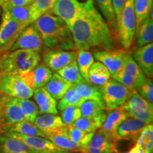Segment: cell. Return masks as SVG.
Listing matches in <instances>:
<instances>
[{"instance_id":"obj_1","label":"cell","mask_w":153,"mask_h":153,"mask_svg":"<svg viewBox=\"0 0 153 153\" xmlns=\"http://www.w3.org/2000/svg\"><path fill=\"white\" fill-rule=\"evenodd\" d=\"M68 27L77 51L94 48L102 50L115 48L116 41L114 35L94 5V0H88L85 9Z\"/></svg>"},{"instance_id":"obj_2","label":"cell","mask_w":153,"mask_h":153,"mask_svg":"<svg viewBox=\"0 0 153 153\" xmlns=\"http://www.w3.org/2000/svg\"><path fill=\"white\" fill-rule=\"evenodd\" d=\"M46 49L75 51L71 31L65 22L57 16L45 13L34 22Z\"/></svg>"},{"instance_id":"obj_3","label":"cell","mask_w":153,"mask_h":153,"mask_svg":"<svg viewBox=\"0 0 153 153\" xmlns=\"http://www.w3.org/2000/svg\"><path fill=\"white\" fill-rule=\"evenodd\" d=\"M41 62L40 53L18 49L0 55L1 75H17L30 72Z\"/></svg>"},{"instance_id":"obj_4","label":"cell","mask_w":153,"mask_h":153,"mask_svg":"<svg viewBox=\"0 0 153 153\" xmlns=\"http://www.w3.org/2000/svg\"><path fill=\"white\" fill-rule=\"evenodd\" d=\"M34 82L32 71L17 75H2L0 83V93L18 99H29L33 97Z\"/></svg>"},{"instance_id":"obj_5","label":"cell","mask_w":153,"mask_h":153,"mask_svg":"<svg viewBox=\"0 0 153 153\" xmlns=\"http://www.w3.org/2000/svg\"><path fill=\"white\" fill-rule=\"evenodd\" d=\"M116 22L120 45L123 49L129 51L135 40L136 30L133 0H126L123 10Z\"/></svg>"},{"instance_id":"obj_6","label":"cell","mask_w":153,"mask_h":153,"mask_svg":"<svg viewBox=\"0 0 153 153\" xmlns=\"http://www.w3.org/2000/svg\"><path fill=\"white\" fill-rule=\"evenodd\" d=\"M100 88L106 110L114 109L122 106L135 92L114 79H110Z\"/></svg>"},{"instance_id":"obj_7","label":"cell","mask_w":153,"mask_h":153,"mask_svg":"<svg viewBox=\"0 0 153 153\" xmlns=\"http://www.w3.org/2000/svg\"><path fill=\"white\" fill-rule=\"evenodd\" d=\"M28 25L13 19L3 11L0 24V55L7 52L16 40Z\"/></svg>"},{"instance_id":"obj_8","label":"cell","mask_w":153,"mask_h":153,"mask_svg":"<svg viewBox=\"0 0 153 153\" xmlns=\"http://www.w3.org/2000/svg\"><path fill=\"white\" fill-rule=\"evenodd\" d=\"M153 104L135 91L122 107L129 117L137 118L147 124L152 123Z\"/></svg>"},{"instance_id":"obj_9","label":"cell","mask_w":153,"mask_h":153,"mask_svg":"<svg viewBox=\"0 0 153 153\" xmlns=\"http://www.w3.org/2000/svg\"><path fill=\"white\" fill-rule=\"evenodd\" d=\"M87 2L88 0L84 2L78 0H56L48 13L62 19L69 26L85 9Z\"/></svg>"},{"instance_id":"obj_10","label":"cell","mask_w":153,"mask_h":153,"mask_svg":"<svg viewBox=\"0 0 153 153\" xmlns=\"http://www.w3.org/2000/svg\"><path fill=\"white\" fill-rule=\"evenodd\" d=\"M43 47L41 34L33 22L23 30L9 51L24 49L41 53Z\"/></svg>"},{"instance_id":"obj_11","label":"cell","mask_w":153,"mask_h":153,"mask_svg":"<svg viewBox=\"0 0 153 153\" xmlns=\"http://www.w3.org/2000/svg\"><path fill=\"white\" fill-rule=\"evenodd\" d=\"M128 52L123 48L101 50L95 51L93 56L108 69L111 74H113L123 68L126 55Z\"/></svg>"},{"instance_id":"obj_12","label":"cell","mask_w":153,"mask_h":153,"mask_svg":"<svg viewBox=\"0 0 153 153\" xmlns=\"http://www.w3.org/2000/svg\"><path fill=\"white\" fill-rule=\"evenodd\" d=\"M26 120L15 98L1 93L0 126H9Z\"/></svg>"},{"instance_id":"obj_13","label":"cell","mask_w":153,"mask_h":153,"mask_svg":"<svg viewBox=\"0 0 153 153\" xmlns=\"http://www.w3.org/2000/svg\"><path fill=\"white\" fill-rule=\"evenodd\" d=\"M76 55L77 52L76 51L46 49L43 53V62L53 72H56L76 60Z\"/></svg>"},{"instance_id":"obj_14","label":"cell","mask_w":153,"mask_h":153,"mask_svg":"<svg viewBox=\"0 0 153 153\" xmlns=\"http://www.w3.org/2000/svg\"><path fill=\"white\" fill-rule=\"evenodd\" d=\"M33 123L47 135V137L50 135L68 133V127L57 114H39Z\"/></svg>"},{"instance_id":"obj_15","label":"cell","mask_w":153,"mask_h":153,"mask_svg":"<svg viewBox=\"0 0 153 153\" xmlns=\"http://www.w3.org/2000/svg\"><path fill=\"white\" fill-rule=\"evenodd\" d=\"M4 134L20 140L35 153H53L61 150L60 148L45 137L26 135L14 133H5Z\"/></svg>"},{"instance_id":"obj_16","label":"cell","mask_w":153,"mask_h":153,"mask_svg":"<svg viewBox=\"0 0 153 153\" xmlns=\"http://www.w3.org/2000/svg\"><path fill=\"white\" fill-rule=\"evenodd\" d=\"M128 117V115L122 106L108 110L104 123L99 130L110 139L118 142L116 138V131L120 124Z\"/></svg>"},{"instance_id":"obj_17","label":"cell","mask_w":153,"mask_h":153,"mask_svg":"<svg viewBox=\"0 0 153 153\" xmlns=\"http://www.w3.org/2000/svg\"><path fill=\"white\" fill-rule=\"evenodd\" d=\"M84 153H118V142L110 139L97 130L91 137Z\"/></svg>"},{"instance_id":"obj_18","label":"cell","mask_w":153,"mask_h":153,"mask_svg":"<svg viewBox=\"0 0 153 153\" xmlns=\"http://www.w3.org/2000/svg\"><path fill=\"white\" fill-rule=\"evenodd\" d=\"M146 126V123L137 118L132 117L126 118L116 131L117 140L136 141Z\"/></svg>"},{"instance_id":"obj_19","label":"cell","mask_w":153,"mask_h":153,"mask_svg":"<svg viewBox=\"0 0 153 153\" xmlns=\"http://www.w3.org/2000/svg\"><path fill=\"white\" fill-rule=\"evenodd\" d=\"M133 58L145 75L152 79L153 75V43L138 47L133 52Z\"/></svg>"},{"instance_id":"obj_20","label":"cell","mask_w":153,"mask_h":153,"mask_svg":"<svg viewBox=\"0 0 153 153\" xmlns=\"http://www.w3.org/2000/svg\"><path fill=\"white\" fill-rule=\"evenodd\" d=\"M33 96L40 114H58L57 100L50 94L45 87H42L34 89Z\"/></svg>"},{"instance_id":"obj_21","label":"cell","mask_w":153,"mask_h":153,"mask_svg":"<svg viewBox=\"0 0 153 153\" xmlns=\"http://www.w3.org/2000/svg\"><path fill=\"white\" fill-rule=\"evenodd\" d=\"M14 133L26 135H33L47 138V135L41 131L33 122L24 120L9 126H0V134Z\"/></svg>"},{"instance_id":"obj_22","label":"cell","mask_w":153,"mask_h":153,"mask_svg":"<svg viewBox=\"0 0 153 153\" xmlns=\"http://www.w3.org/2000/svg\"><path fill=\"white\" fill-rule=\"evenodd\" d=\"M0 153H35L20 140L0 134Z\"/></svg>"},{"instance_id":"obj_23","label":"cell","mask_w":153,"mask_h":153,"mask_svg":"<svg viewBox=\"0 0 153 153\" xmlns=\"http://www.w3.org/2000/svg\"><path fill=\"white\" fill-rule=\"evenodd\" d=\"M72 85L70 82L63 79L62 76L55 72L53 74L51 78L44 87L55 100H60Z\"/></svg>"},{"instance_id":"obj_24","label":"cell","mask_w":153,"mask_h":153,"mask_svg":"<svg viewBox=\"0 0 153 153\" xmlns=\"http://www.w3.org/2000/svg\"><path fill=\"white\" fill-rule=\"evenodd\" d=\"M77 93L85 100H94L104 104L101 88L85 81L72 85Z\"/></svg>"},{"instance_id":"obj_25","label":"cell","mask_w":153,"mask_h":153,"mask_svg":"<svg viewBox=\"0 0 153 153\" xmlns=\"http://www.w3.org/2000/svg\"><path fill=\"white\" fill-rule=\"evenodd\" d=\"M106 116V110L103 111L97 116L93 117H80L76 120L72 126L76 128L81 130L85 132H93L94 133L97 130L100 128V127L104 123L105 118Z\"/></svg>"},{"instance_id":"obj_26","label":"cell","mask_w":153,"mask_h":153,"mask_svg":"<svg viewBox=\"0 0 153 153\" xmlns=\"http://www.w3.org/2000/svg\"><path fill=\"white\" fill-rule=\"evenodd\" d=\"M111 77V74L108 69L100 62H95L91 66L88 74L89 83L96 86L105 85Z\"/></svg>"},{"instance_id":"obj_27","label":"cell","mask_w":153,"mask_h":153,"mask_svg":"<svg viewBox=\"0 0 153 153\" xmlns=\"http://www.w3.org/2000/svg\"><path fill=\"white\" fill-rule=\"evenodd\" d=\"M135 41L137 47H141L152 43L153 41V22L150 17L145 19L136 27Z\"/></svg>"},{"instance_id":"obj_28","label":"cell","mask_w":153,"mask_h":153,"mask_svg":"<svg viewBox=\"0 0 153 153\" xmlns=\"http://www.w3.org/2000/svg\"><path fill=\"white\" fill-rule=\"evenodd\" d=\"M123 69L133 78L137 87V89L143 85V82L147 79V76L145 75L143 72L140 70V68L137 65L135 61L134 60L133 56L130 52L128 53L127 55H126Z\"/></svg>"},{"instance_id":"obj_29","label":"cell","mask_w":153,"mask_h":153,"mask_svg":"<svg viewBox=\"0 0 153 153\" xmlns=\"http://www.w3.org/2000/svg\"><path fill=\"white\" fill-rule=\"evenodd\" d=\"M10 17L17 22L29 25L32 24V8L31 4L27 6H20V7H13L4 9Z\"/></svg>"},{"instance_id":"obj_30","label":"cell","mask_w":153,"mask_h":153,"mask_svg":"<svg viewBox=\"0 0 153 153\" xmlns=\"http://www.w3.org/2000/svg\"><path fill=\"white\" fill-rule=\"evenodd\" d=\"M76 62L80 74L87 82H89L88 74L91 66L94 62V57L88 50H79L76 55Z\"/></svg>"},{"instance_id":"obj_31","label":"cell","mask_w":153,"mask_h":153,"mask_svg":"<svg viewBox=\"0 0 153 153\" xmlns=\"http://www.w3.org/2000/svg\"><path fill=\"white\" fill-rule=\"evenodd\" d=\"M85 101V99L82 98L72 85V87L66 91L64 96L59 100V102L57 103V110L61 111L67 107L72 106L79 107Z\"/></svg>"},{"instance_id":"obj_32","label":"cell","mask_w":153,"mask_h":153,"mask_svg":"<svg viewBox=\"0 0 153 153\" xmlns=\"http://www.w3.org/2000/svg\"><path fill=\"white\" fill-rule=\"evenodd\" d=\"M47 138L50 140L53 143H54L57 147H58L61 150L80 153H82V151H83L81 147L76 144L75 143H74L70 138L68 133L50 135Z\"/></svg>"},{"instance_id":"obj_33","label":"cell","mask_w":153,"mask_h":153,"mask_svg":"<svg viewBox=\"0 0 153 153\" xmlns=\"http://www.w3.org/2000/svg\"><path fill=\"white\" fill-rule=\"evenodd\" d=\"M56 73L62 76L63 79L70 82L72 85L85 81L80 74L76 60L73 61L68 64V65L59 70L58 71L56 72Z\"/></svg>"},{"instance_id":"obj_34","label":"cell","mask_w":153,"mask_h":153,"mask_svg":"<svg viewBox=\"0 0 153 153\" xmlns=\"http://www.w3.org/2000/svg\"><path fill=\"white\" fill-rule=\"evenodd\" d=\"M33 76L34 88L44 87L53 75V71L45 63H39L32 70Z\"/></svg>"},{"instance_id":"obj_35","label":"cell","mask_w":153,"mask_h":153,"mask_svg":"<svg viewBox=\"0 0 153 153\" xmlns=\"http://www.w3.org/2000/svg\"><path fill=\"white\" fill-rule=\"evenodd\" d=\"M135 145L144 151L145 153L153 152V127L152 123L147 124L137 139Z\"/></svg>"},{"instance_id":"obj_36","label":"cell","mask_w":153,"mask_h":153,"mask_svg":"<svg viewBox=\"0 0 153 153\" xmlns=\"http://www.w3.org/2000/svg\"><path fill=\"white\" fill-rule=\"evenodd\" d=\"M67 127H68V136L74 143L81 147L83 150L82 153H84L88 143L90 141L91 137L94 133L93 132L88 133V132L81 131L73 126H68Z\"/></svg>"},{"instance_id":"obj_37","label":"cell","mask_w":153,"mask_h":153,"mask_svg":"<svg viewBox=\"0 0 153 153\" xmlns=\"http://www.w3.org/2000/svg\"><path fill=\"white\" fill-rule=\"evenodd\" d=\"M15 101L20 107L25 119L33 123L38 115L40 114L38 107L36 103L29 100V99L15 98Z\"/></svg>"},{"instance_id":"obj_38","label":"cell","mask_w":153,"mask_h":153,"mask_svg":"<svg viewBox=\"0 0 153 153\" xmlns=\"http://www.w3.org/2000/svg\"><path fill=\"white\" fill-rule=\"evenodd\" d=\"M150 0H133L134 13L136 21V27L143 21L148 18L150 9L153 7Z\"/></svg>"},{"instance_id":"obj_39","label":"cell","mask_w":153,"mask_h":153,"mask_svg":"<svg viewBox=\"0 0 153 153\" xmlns=\"http://www.w3.org/2000/svg\"><path fill=\"white\" fill-rule=\"evenodd\" d=\"M79 108L83 117H93L106 110L104 104L89 99L84 101Z\"/></svg>"},{"instance_id":"obj_40","label":"cell","mask_w":153,"mask_h":153,"mask_svg":"<svg viewBox=\"0 0 153 153\" xmlns=\"http://www.w3.org/2000/svg\"><path fill=\"white\" fill-rule=\"evenodd\" d=\"M56 0H34L31 4L32 21L33 22L43 15L48 12L54 5Z\"/></svg>"},{"instance_id":"obj_41","label":"cell","mask_w":153,"mask_h":153,"mask_svg":"<svg viewBox=\"0 0 153 153\" xmlns=\"http://www.w3.org/2000/svg\"><path fill=\"white\" fill-rule=\"evenodd\" d=\"M80 117L82 114L79 106H68L61 111V119L66 126H72Z\"/></svg>"},{"instance_id":"obj_42","label":"cell","mask_w":153,"mask_h":153,"mask_svg":"<svg viewBox=\"0 0 153 153\" xmlns=\"http://www.w3.org/2000/svg\"><path fill=\"white\" fill-rule=\"evenodd\" d=\"M111 77L125 87L128 88L132 91H137V87L135 80L123 68L116 73L111 74Z\"/></svg>"},{"instance_id":"obj_43","label":"cell","mask_w":153,"mask_h":153,"mask_svg":"<svg viewBox=\"0 0 153 153\" xmlns=\"http://www.w3.org/2000/svg\"><path fill=\"white\" fill-rule=\"evenodd\" d=\"M96 1L103 16L105 17L107 22L114 24L116 21V16L113 9L111 0H96Z\"/></svg>"},{"instance_id":"obj_44","label":"cell","mask_w":153,"mask_h":153,"mask_svg":"<svg viewBox=\"0 0 153 153\" xmlns=\"http://www.w3.org/2000/svg\"><path fill=\"white\" fill-rule=\"evenodd\" d=\"M137 92L141 97L148 101L149 102L153 103V84L151 78L147 77L142 85L137 89Z\"/></svg>"},{"instance_id":"obj_45","label":"cell","mask_w":153,"mask_h":153,"mask_svg":"<svg viewBox=\"0 0 153 153\" xmlns=\"http://www.w3.org/2000/svg\"><path fill=\"white\" fill-rule=\"evenodd\" d=\"M34 0H7L1 6L2 9L13 7H20V6H27L31 4Z\"/></svg>"},{"instance_id":"obj_46","label":"cell","mask_w":153,"mask_h":153,"mask_svg":"<svg viewBox=\"0 0 153 153\" xmlns=\"http://www.w3.org/2000/svg\"><path fill=\"white\" fill-rule=\"evenodd\" d=\"M126 0H111V3L114 9L116 20L119 17L120 13L123 10Z\"/></svg>"},{"instance_id":"obj_47","label":"cell","mask_w":153,"mask_h":153,"mask_svg":"<svg viewBox=\"0 0 153 153\" xmlns=\"http://www.w3.org/2000/svg\"><path fill=\"white\" fill-rule=\"evenodd\" d=\"M124 153H141V152L139 150V149L137 148L135 145H134L133 148H132L128 152H126Z\"/></svg>"},{"instance_id":"obj_48","label":"cell","mask_w":153,"mask_h":153,"mask_svg":"<svg viewBox=\"0 0 153 153\" xmlns=\"http://www.w3.org/2000/svg\"><path fill=\"white\" fill-rule=\"evenodd\" d=\"M53 153H80V152H70V151H66V150H61L57 151V152H53Z\"/></svg>"},{"instance_id":"obj_49","label":"cell","mask_w":153,"mask_h":153,"mask_svg":"<svg viewBox=\"0 0 153 153\" xmlns=\"http://www.w3.org/2000/svg\"><path fill=\"white\" fill-rule=\"evenodd\" d=\"M7 0H0V5H2L4 3H5Z\"/></svg>"},{"instance_id":"obj_50","label":"cell","mask_w":153,"mask_h":153,"mask_svg":"<svg viewBox=\"0 0 153 153\" xmlns=\"http://www.w3.org/2000/svg\"><path fill=\"white\" fill-rule=\"evenodd\" d=\"M0 107H1V93H0Z\"/></svg>"},{"instance_id":"obj_51","label":"cell","mask_w":153,"mask_h":153,"mask_svg":"<svg viewBox=\"0 0 153 153\" xmlns=\"http://www.w3.org/2000/svg\"><path fill=\"white\" fill-rule=\"evenodd\" d=\"M1 76H2V75H1V74L0 73V83H1Z\"/></svg>"},{"instance_id":"obj_52","label":"cell","mask_w":153,"mask_h":153,"mask_svg":"<svg viewBox=\"0 0 153 153\" xmlns=\"http://www.w3.org/2000/svg\"><path fill=\"white\" fill-rule=\"evenodd\" d=\"M1 8H0V16H1Z\"/></svg>"},{"instance_id":"obj_53","label":"cell","mask_w":153,"mask_h":153,"mask_svg":"<svg viewBox=\"0 0 153 153\" xmlns=\"http://www.w3.org/2000/svg\"><path fill=\"white\" fill-rule=\"evenodd\" d=\"M150 1H153V0H150Z\"/></svg>"}]
</instances>
